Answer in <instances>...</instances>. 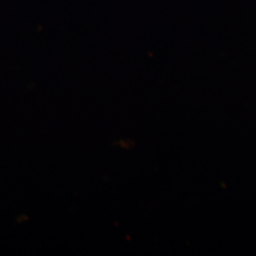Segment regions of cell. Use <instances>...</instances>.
<instances>
[]
</instances>
